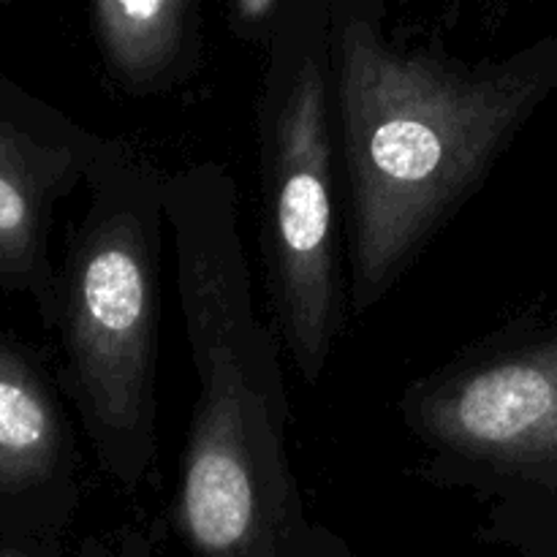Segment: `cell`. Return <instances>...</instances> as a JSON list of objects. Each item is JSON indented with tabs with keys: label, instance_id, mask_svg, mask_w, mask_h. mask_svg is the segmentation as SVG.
<instances>
[{
	"label": "cell",
	"instance_id": "obj_1",
	"mask_svg": "<svg viewBox=\"0 0 557 557\" xmlns=\"http://www.w3.org/2000/svg\"><path fill=\"white\" fill-rule=\"evenodd\" d=\"M239 215L226 163L169 177L174 283L196 375L174 525L196 557H354L310 515L292 468L283 343L256 310Z\"/></svg>",
	"mask_w": 557,
	"mask_h": 557
},
{
	"label": "cell",
	"instance_id": "obj_2",
	"mask_svg": "<svg viewBox=\"0 0 557 557\" xmlns=\"http://www.w3.org/2000/svg\"><path fill=\"white\" fill-rule=\"evenodd\" d=\"M348 188V310L397 286L557 87V36L493 63L400 49L364 11L330 33Z\"/></svg>",
	"mask_w": 557,
	"mask_h": 557
},
{
	"label": "cell",
	"instance_id": "obj_3",
	"mask_svg": "<svg viewBox=\"0 0 557 557\" xmlns=\"http://www.w3.org/2000/svg\"><path fill=\"white\" fill-rule=\"evenodd\" d=\"M172 172L101 136L58 264V381L123 493L156 484L161 248Z\"/></svg>",
	"mask_w": 557,
	"mask_h": 557
},
{
	"label": "cell",
	"instance_id": "obj_4",
	"mask_svg": "<svg viewBox=\"0 0 557 557\" xmlns=\"http://www.w3.org/2000/svg\"><path fill=\"white\" fill-rule=\"evenodd\" d=\"M397 411L417 479L471 495L479 536L557 557V310L468 343L413 379Z\"/></svg>",
	"mask_w": 557,
	"mask_h": 557
},
{
	"label": "cell",
	"instance_id": "obj_5",
	"mask_svg": "<svg viewBox=\"0 0 557 557\" xmlns=\"http://www.w3.org/2000/svg\"><path fill=\"white\" fill-rule=\"evenodd\" d=\"M259 245L272 326L310 389L330 368L348 308L337 245V134L330 36H275L256 109Z\"/></svg>",
	"mask_w": 557,
	"mask_h": 557
},
{
	"label": "cell",
	"instance_id": "obj_6",
	"mask_svg": "<svg viewBox=\"0 0 557 557\" xmlns=\"http://www.w3.org/2000/svg\"><path fill=\"white\" fill-rule=\"evenodd\" d=\"M101 134L0 74V292L30 299L54 326L58 207L85 188Z\"/></svg>",
	"mask_w": 557,
	"mask_h": 557
},
{
	"label": "cell",
	"instance_id": "obj_7",
	"mask_svg": "<svg viewBox=\"0 0 557 557\" xmlns=\"http://www.w3.org/2000/svg\"><path fill=\"white\" fill-rule=\"evenodd\" d=\"M58 373L0 326V531L52 539L85 495L82 451Z\"/></svg>",
	"mask_w": 557,
	"mask_h": 557
},
{
	"label": "cell",
	"instance_id": "obj_8",
	"mask_svg": "<svg viewBox=\"0 0 557 557\" xmlns=\"http://www.w3.org/2000/svg\"><path fill=\"white\" fill-rule=\"evenodd\" d=\"M103 65L128 96H158L199 63V0H92Z\"/></svg>",
	"mask_w": 557,
	"mask_h": 557
},
{
	"label": "cell",
	"instance_id": "obj_9",
	"mask_svg": "<svg viewBox=\"0 0 557 557\" xmlns=\"http://www.w3.org/2000/svg\"><path fill=\"white\" fill-rule=\"evenodd\" d=\"M277 0H232V22L245 36H261Z\"/></svg>",
	"mask_w": 557,
	"mask_h": 557
},
{
	"label": "cell",
	"instance_id": "obj_10",
	"mask_svg": "<svg viewBox=\"0 0 557 557\" xmlns=\"http://www.w3.org/2000/svg\"><path fill=\"white\" fill-rule=\"evenodd\" d=\"M0 3H5V0H0Z\"/></svg>",
	"mask_w": 557,
	"mask_h": 557
}]
</instances>
